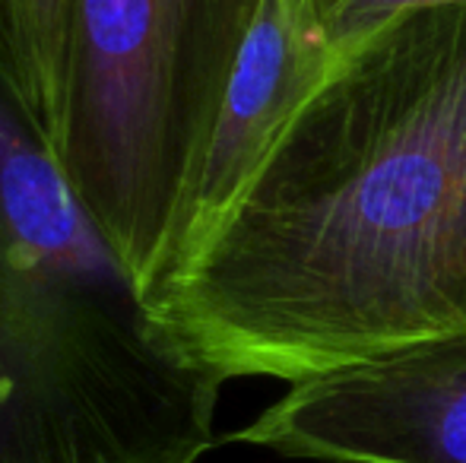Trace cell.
Wrapping results in <instances>:
<instances>
[{
	"mask_svg": "<svg viewBox=\"0 0 466 463\" xmlns=\"http://www.w3.org/2000/svg\"><path fill=\"white\" fill-rule=\"evenodd\" d=\"M147 305L222 381L299 384L466 334V4L337 51Z\"/></svg>",
	"mask_w": 466,
	"mask_h": 463,
	"instance_id": "cell-1",
	"label": "cell"
},
{
	"mask_svg": "<svg viewBox=\"0 0 466 463\" xmlns=\"http://www.w3.org/2000/svg\"><path fill=\"white\" fill-rule=\"evenodd\" d=\"M222 384L80 204L0 32V463H197Z\"/></svg>",
	"mask_w": 466,
	"mask_h": 463,
	"instance_id": "cell-2",
	"label": "cell"
},
{
	"mask_svg": "<svg viewBox=\"0 0 466 463\" xmlns=\"http://www.w3.org/2000/svg\"><path fill=\"white\" fill-rule=\"evenodd\" d=\"M264 0H70L55 153L149 298L178 264L226 89Z\"/></svg>",
	"mask_w": 466,
	"mask_h": 463,
	"instance_id": "cell-3",
	"label": "cell"
},
{
	"mask_svg": "<svg viewBox=\"0 0 466 463\" xmlns=\"http://www.w3.org/2000/svg\"><path fill=\"white\" fill-rule=\"evenodd\" d=\"M232 441L330 463H466V334L289 384Z\"/></svg>",
	"mask_w": 466,
	"mask_h": 463,
	"instance_id": "cell-4",
	"label": "cell"
},
{
	"mask_svg": "<svg viewBox=\"0 0 466 463\" xmlns=\"http://www.w3.org/2000/svg\"><path fill=\"white\" fill-rule=\"evenodd\" d=\"M333 57L308 0H264L226 89L175 270L245 191L289 121L324 83Z\"/></svg>",
	"mask_w": 466,
	"mask_h": 463,
	"instance_id": "cell-5",
	"label": "cell"
},
{
	"mask_svg": "<svg viewBox=\"0 0 466 463\" xmlns=\"http://www.w3.org/2000/svg\"><path fill=\"white\" fill-rule=\"evenodd\" d=\"M70 0H0V32L51 143L61 134Z\"/></svg>",
	"mask_w": 466,
	"mask_h": 463,
	"instance_id": "cell-6",
	"label": "cell"
},
{
	"mask_svg": "<svg viewBox=\"0 0 466 463\" xmlns=\"http://www.w3.org/2000/svg\"><path fill=\"white\" fill-rule=\"evenodd\" d=\"M454 4H466V0H308V10H311L324 42L333 51H343L403 13Z\"/></svg>",
	"mask_w": 466,
	"mask_h": 463,
	"instance_id": "cell-7",
	"label": "cell"
}]
</instances>
